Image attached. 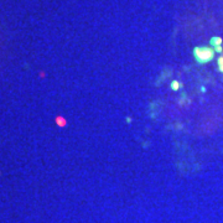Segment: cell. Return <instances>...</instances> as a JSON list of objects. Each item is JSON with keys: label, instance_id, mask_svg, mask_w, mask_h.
I'll return each instance as SVG.
<instances>
[{"label": "cell", "instance_id": "cell-1", "mask_svg": "<svg viewBox=\"0 0 223 223\" xmlns=\"http://www.w3.org/2000/svg\"><path fill=\"white\" fill-rule=\"evenodd\" d=\"M193 56L198 63H207L215 57V51L211 47L202 46V47H196L193 50Z\"/></svg>", "mask_w": 223, "mask_h": 223}, {"label": "cell", "instance_id": "cell-2", "mask_svg": "<svg viewBox=\"0 0 223 223\" xmlns=\"http://www.w3.org/2000/svg\"><path fill=\"white\" fill-rule=\"evenodd\" d=\"M221 44H222V39H221V37H212V39H211V45L215 46V47H217V46H221Z\"/></svg>", "mask_w": 223, "mask_h": 223}, {"label": "cell", "instance_id": "cell-3", "mask_svg": "<svg viewBox=\"0 0 223 223\" xmlns=\"http://www.w3.org/2000/svg\"><path fill=\"white\" fill-rule=\"evenodd\" d=\"M218 69L223 73V56H220V58H218Z\"/></svg>", "mask_w": 223, "mask_h": 223}, {"label": "cell", "instance_id": "cell-4", "mask_svg": "<svg viewBox=\"0 0 223 223\" xmlns=\"http://www.w3.org/2000/svg\"><path fill=\"white\" fill-rule=\"evenodd\" d=\"M180 82H177V81H174L172 83H171V88H172V89L174 91H177L179 89V88H180Z\"/></svg>", "mask_w": 223, "mask_h": 223}, {"label": "cell", "instance_id": "cell-5", "mask_svg": "<svg viewBox=\"0 0 223 223\" xmlns=\"http://www.w3.org/2000/svg\"><path fill=\"white\" fill-rule=\"evenodd\" d=\"M215 51L220 53V52H222V47H221V46H217V47H215Z\"/></svg>", "mask_w": 223, "mask_h": 223}]
</instances>
